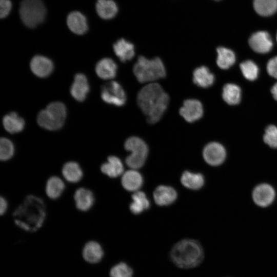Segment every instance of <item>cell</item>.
I'll use <instances>...</instances> for the list:
<instances>
[{"mask_svg": "<svg viewBox=\"0 0 277 277\" xmlns=\"http://www.w3.org/2000/svg\"><path fill=\"white\" fill-rule=\"evenodd\" d=\"M74 200L76 208L81 211L89 210L93 205L95 200L92 192L84 187L76 190Z\"/></svg>", "mask_w": 277, "mask_h": 277, "instance_id": "e0dca14e", "label": "cell"}, {"mask_svg": "<svg viewBox=\"0 0 277 277\" xmlns=\"http://www.w3.org/2000/svg\"><path fill=\"white\" fill-rule=\"evenodd\" d=\"M65 188L64 181L57 176L50 177L46 184L45 192L47 196L52 200L58 199Z\"/></svg>", "mask_w": 277, "mask_h": 277, "instance_id": "4316f807", "label": "cell"}, {"mask_svg": "<svg viewBox=\"0 0 277 277\" xmlns=\"http://www.w3.org/2000/svg\"><path fill=\"white\" fill-rule=\"evenodd\" d=\"M170 258L177 267L191 269L202 263L204 258V252L199 242L186 239L173 245L170 252Z\"/></svg>", "mask_w": 277, "mask_h": 277, "instance_id": "3957f363", "label": "cell"}, {"mask_svg": "<svg viewBox=\"0 0 277 277\" xmlns=\"http://www.w3.org/2000/svg\"><path fill=\"white\" fill-rule=\"evenodd\" d=\"M267 71L271 76L277 78V56L268 61L267 64Z\"/></svg>", "mask_w": 277, "mask_h": 277, "instance_id": "74e56055", "label": "cell"}, {"mask_svg": "<svg viewBox=\"0 0 277 277\" xmlns=\"http://www.w3.org/2000/svg\"><path fill=\"white\" fill-rule=\"evenodd\" d=\"M3 125L8 132L14 134L23 130L25 122L16 112H11L4 116Z\"/></svg>", "mask_w": 277, "mask_h": 277, "instance_id": "7402d4cb", "label": "cell"}, {"mask_svg": "<svg viewBox=\"0 0 277 277\" xmlns=\"http://www.w3.org/2000/svg\"><path fill=\"white\" fill-rule=\"evenodd\" d=\"M67 111L65 105L60 102L50 103L41 110L37 116V122L42 128L49 130L60 129L64 124Z\"/></svg>", "mask_w": 277, "mask_h": 277, "instance_id": "5b68a950", "label": "cell"}, {"mask_svg": "<svg viewBox=\"0 0 277 277\" xmlns=\"http://www.w3.org/2000/svg\"><path fill=\"white\" fill-rule=\"evenodd\" d=\"M274 197V189L267 184H261L258 185L252 192L254 202L261 207H266L271 204Z\"/></svg>", "mask_w": 277, "mask_h": 277, "instance_id": "4fadbf2b", "label": "cell"}, {"mask_svg": "<svg viewBox=\"0 0 277 277\" xmlns=\"http://www.w3.org/2000/svg\"><path fill=\"white\" fill-rule=\"evenodd\" d=\"M113 49L116 56L122 62L131 60L135 55L134 45L124 38H121L115 42Z\"/></svg>", "mask_w": 277, "mask_h": 277, "instance_id": "d6986e66", "label": "cell"}, {"mask_svg": "<svg viewBox=\"0 0 277 277\" xmlns=\"http://www.w3.org/2000/svg\"><path fill=\"white\" fill-rule=\"evenodd\" d=\"M133 73L141 83H154L166 75V70L162 60L159 57L149 59L141 55L133 67Z\"/></svg>", "mask_w": 277, "mask_h": 277, "instance_id": "277c9868", "label": "cell"}, {"mask_svg": "<svg viewBox=\"0 0 277 277\" xmlns=\"http://www.w3.org/2000/svg\"><path fill=\"white\" fill-rule=\"evenodd\" d=\"M64 178L68 182L76 183L80 181L83 176V170L80 165L74 161H69L64 164L62 169Z\"/></svg>", "mask_w": 277, "mask_h": 277, "instance_id": "cb8c5ba5", "label": "cell"}, {"mask_svg": "<svg viewBox=\"0 0 277 277\" xmlns=\"http://www.w3.org/2000/svg\"><path fill=\"white\" fill-rule=\"evenodd\" d=\"M121 183L127 191L136 192L141 187L143 179L141 173L135 170H129L123 174Z\"/></svg>", "mask_w": 277, "mask_h": 277, "instance_id": "ffe728a7", "label": "cell"}, {"mask_svg": "<svg viewBox=\"0 0 277 277\" xmlns=\"http://www.w3.org/2000/svg\"><path fill=\"white\" fill-rule=\"evenodd\" d=\"M181 181L185 187L190 189L197 190L203 186L204 178L201 173L185 171L181 176Z\"/></svg>", "mask_w": 277, "mask_h": 277, "instance_id": "83f0119b", "label": "cell"}, {"mask_svg": "<svg viewBox=\"0 0 277 277\" xmlns=\"http://www.w3.org/2000/svg\"><path fill=\"white\" fill-rule=\"evenodd\" d=\"M240 67L242 74L246 79L254 81L257 78L259 68L253 62L250 60L246 61L241 63Z\"/></svg>", "mask_w": 277, "mask_h": 277, "instance_id": "836d02e7", "label": "cell"}, {"mask_svg": "<svg viewBox=\"0 0 277 277\" xmlns=\"http://www.w3.org/2000/svg\"><path fill=\"white\" fill-rule=\"evenodd\" d=\"M222 96L224 101L228 104L237 105L241 101V89L235 84H226L223 89Z\"/></svg>", "mask_w": 277, "mask_h": 277, "instance_id": "4dcf8cb0", "label": "cell"}, {"mask_svg": "<svg viewBox=\"0 0 277 277\" xmlns=\"http://www.w3.org/2000/svg\"><path fill=\"white\" fill-rule=\"evenodd\" d=\"M271 92L273 98L277 101V83L271 88Z\"/></svg>", "mask_w": 277, "mask_h": 277, "instance_id": "ab89813d", "label": "cell"}, {"mask_svg": "<svg viewBox=\"0 0 277 277\" xmlns=\"http://www.w3.org/2000/svg\"><path fill=\"white\" fill-rule=\"evenodd\" d=\"M204 159L211 166L221 164L226 157V150L221 144L211 142L205 146L203 151Z\"/></svg>", "mask_w": 277, "mask_h": 277, "instance_id": "30bf717a", "label": "cell"}, {"mask_svg": "<svg viewBox=\"0 0 277 277\" xmlns=\"http://www.w3.org/2000/svg\"><path fill=\"white\" fill-rule=\"evenodd\" d=\"M14 145L8 138L2 137L0 140V159L7 161L11 159L14 154Z\"/></svg>", "mask_w": 277, "mask_h": 277, "instance_id": "d6a6232c", "label": "cell"}, {"mask_svg": "<svg viewBox=\"0 0 277 277\" xmlns=\"http://www.w3.org/2000/svg\"><path fill=\"white\" fill-rule=\"evenodd\" d=\"M12 6L10 0H0V17L1 18H5L9 14Z\"/></svg>", "mask_w": 277, "mask_h": 277, "instance_id": "8d00e7d4", "label": "cell"}, {"mask_svg": "<svg viewBox=\"0 0 277 277\" xmlns=\"http://www.w3.org/2000/svg\"><path fill=\"white\" fill-rule=\"evenodd\" d=\"M104 256V251L101 245L93 241L87 242L83 250V256L88 263L95 264L99 262Z\"/></svg>", "mask_w": 277, "mask_h": 277, "instance_id": "44dd1931", "label": "cell"}, {"mask_svg": "<svg viewBox=\"0 0 277 277\" xmlns=\"http://www.w3.org/2000/svg\"><path fill=\"white\" fill-rule=\"evenodd\" d=\"M44 201L34 195H28L13 213L16 226L28 232H35L41 228L46 218Z\"/></svg>", "mask_w": 277, "mask_h": 277, "instance_id": "7a4b0ae2", "label": "cell"}, {"mask_svg": "<svg viewBox=\"0 0 277 277\" xmlns=\"http://www.w3.org/2000/svg\"><path fill=\"white\" fill-rule=\"evenodd\" d=\"M216 52L217 53L216 63L220 68L228 69L235 63V56L232 50L220 47L216 49Z\"/></svg>", "mask_w": 277, "mask_h": 277, "instance_id": "f546056e", "label": "cell"}, {"mask_svg": "<svg viewBox=\"0 0 277 277\" xmlns=\"http://www.w3.org/2000/svg\"><path fill=\"white\" fill-rule=\"evenodd\" d=\"M95 72L97 76L103 80H111L116 75L117 66L110 58H104L100 60L95 66Z\"/></svg>", "mask_w": 277, "mask_h": 277, "instance_id": "ac0fdd59", "label": "cell"}, {"mask_svg": "<svg viewBox=\"0 0 277 277\" xmlns=\"http://www.w3.org/2000/svg\"><path fill=\"white\" fill-rule=\"evenodd\" d=\"M133 271L131 267L125 262H120L110 269V277H132Z\"/></svg>", "mask_w": 277, "mask_h": 277, "instance_id": "e575fe53", "label": "cell"}, {"mask_svg": "<svg viewBox=\"0 0 277 277\" xmlns=\"http://www.w3.org/2000/svg\"><path fill=\"white\" fill-rule=\"evenodd\" d=\"M214 81V76L206 66H200L193 72V82L199 87L208 88L211 86Z\"/></svg>", "mask_w": 277, "mask_h": 277, "instance_id": "d4e9b609", "label": "cell"}, {"mask_svg": "<svg viewBox=\"0 0 277 277\" xmlns=\"http://www.w3.org/2000/svg\"><path fill=\"white\" fill-rule=\"evenodd\" d=\"M249 44L252 49L259 53H266L271 49L273 43L269 33L266 31H258L251 35Z\"/></svg>", "mask_w": 277, "mask_h": 277, "instance_id": "8fae6325", "label": "cell"}, {"mask_svg": "<svg viewBox=\"0 0 277 277\" xmlns=\"http://www.w3.org/2000/svg\"><path fill=\"white\" fill-rule=\"evenodd\" d=\"M95 8L98 15L104 19H112L118 11L117 6L113 0H97Z\"/></svg>", "mask_w": 277, "mask_h": 277, "instance_id": "484cf974", "label": "cell"}, {"mask_svg": "<svg viewBox=\"0 0 277 277\" xmlns=\"http://www.w3.org/2000/svg\"><path fill=\"white\" fill-rule=\"evenodd\" d=\"M132 199L129 208L132 213L138 214L149 207L150 202L144 192L137 191L133 194Z\"/></svg>", "mask_w": 277, "mask_h": 277, "instance_id": "f1b7e54d", "label": "cell"}, {"mask_svg": "<svg viewBox=\"0 0 277 277\" xmlns=\"http://www.w3.org/2000/svg\"><path fill=\"white\" fill-rule=\"evenodd\" d=\"M32 72L39 77H46L52 72L54 65L49 58L40 55L34 56L30 64Z\"/></svg>", "mask_w": 277, "mask_h": 277, "instance_id": "7c38bea8", "label": "cell"}, {"mask_svg": "<svg viewBox=\"0 0 277 277\" xmlns=\"http://www.w3.org/2000/svg\"><path fill=\"white\" fill-rule=\"evenodd\" d=\"M8 204L6 199L1 196L0 198V214L3 215L7 211L8 209Z\"/></svg>", "mask_w": 277, "mask_h": 277, "instance_id": "f35d334b", "label": "cell"}, {"mask_svg": "<svg viewBox=\"0 0 277 277\" xmlns=\"http://www.w3.org/2000/svg\"><path fill=\"white\" fill-rule=\"evenodd\" d=\"M101 97L105 103L116 106L124 105L127 100L122 86L117 82L110 81L102 86Z\"/></svg>", "mask_w": 277, "mask_h": 277, "instance_id": "ba28073f", "label": "cell"}, {"mask_svg": "<svg viewBox=\"0 0 277 277\" xmlns=\"http://www.w3.org/2000/svg\"><path fill=\"white\" fill-rule=\"evenodd\" d=\"M124 147L126 150L131 152L125 160L127 165L133 169L142 167L148 153L146 143L138 137L131 136L126 140Z\"/></svg>", "mask_w": 277, "mask_h": 277, "instance_id": "52a82bcc", "label": "cell"}, {"mask_svg": "<svg viewBox=\"0 0 277 277\" xmlns=\"http://www.w3.org/2000/svg\"><path fill=\"white\" fill-rule=\"evenodd\" d=\"M179 113L186 121L193 123L202 117L203 105L201 102L196 99H187L184 101Z\"/></svg>", "mask_w": 277, "mask_h": 277, "instance_id": "9c48e42d", "label": "cell"}, {"mask_svg": "<svg viewBox=\"0 0 277 277\" xmlns=\"http://www.w3.org/2000/svg\"><path fill=\"white\" fill-rule=\"evenodd\" d=\"M19 14L23 24L33 28L42 23L46 15V9L42 0H23Z\"/></svg>", "mask_w": 277, "mask_h": 277, "instance_id": "8992f818", "label": "cell"}, {"mask_svg": "<svg viewBox=\"0 0 277 277\" xmlns=\"http://www.w3.org/2000/svg\"><path fill=\"white\" fill-rule=\"evenodd\" d=\"M101 171L110 177H116L123 173V164L118 157L111 155L108 157L106 162L102 164Z\"/></svg>", "mask_w": 277, "mask_h": 277, "instance_id": "603a6c76", "label": "cell"}, {"mask_svg": "<svg viewBox=\"0 0 277 277\" xmlns=\"http://www.w3.org/2000/svg\"><path fill=\"white\" fill-rule=\"evenodd\" d=\"M253 7L260 15L270 16L277 10V0H254Z\"/></svg>", "mask_w": 277, "mask_h": 277, "instance_id": "1f68e13d", "label": "cell"}, {"mask_svg": "<svg viewBox=\"0 0 277 277\" xmlns=\"http://www.w3.org/2000/svg\"><path fill=\"white\" fill-rule=\"evenodd\" d=\"M137 104L150 124L159 122L166 110L169 96L158 83H151L138 92Z\"/></svg>", "mask_w": 277, "mask_h": 277, "instance_id": "6da1fadb", "label": "cell"}, {"mask_svg": "<svg viewBox=\"0 0 277 277\" xmlns=\"http://www.w3.org/2000/svg\"><path fill=\"white\" fill-rule=\"evenodd\" d=\"M263 140L270 147L277 148V127L273 125L268 126L265 129Z\"/></svg>", "mask_w": 277, "mask_h": 277, "instance_id": "d590c367", "label": "cell"}, {"mask_svg": "<svg viewBox=\"0 0 277 277\" xmlns=\"http://www.w3.org/2000/svg\"><path fill=\"white\" fill-rule=\"evenodd\" d=\"M90 90L88 80L83 73L76 74L70 87V94L77 101L83 102L86 99Z\"/></svg>", "mask_w": 277, "mask_h": 277, "instance_id": "5bb4252c", "label": "cell"}, {"mask_svg": "<svg viewBox=\"0 0 277 277\" xmlns=\"http://www.w3.org/2000/svg\"><path fill=\"white\" fill-rule=\"evenodd\" d=\"M214 1H219V0H214Z\"/></svg>", "mask_w": 277, "mask_h": 277, "instance_id": "b9f144b4", "label": "cell"}, {"mask_svg": "<svg viewBox=\"0 0 277 277\" xmlns=\"http://www.w3.org/2000/svg\"><path fill=\"white\" fill-rule=\"evenodd\" d=\"M67 24L69 29L77 35H83L88 30V25L86 16L79 11L70 12L67 18Z\"/></svg>", "mask_w": 277, "mask_h": 277, "instance_id": "9a60e30c", "label": "cell"}, {"mask_svg": "<svg viewBox=\"0 0 277 277\" xmlns=\"http://www.w3.org/2000/svg\"><path fill=\"white\" fill-rule=\"evenodd\" d=\"M276 41H277V34H276Z\"/></svg>", "mask_w": 277, "mask_h": 277, "instance_id": "60d3db41", "label": "cell"}, {"mask_svg": "<svg viewBox=\"0 0 277 277\" xmlns=\"http://www.w3.org/2000/svg\"><path fill=\"white\" fill-rule=\"evenodd\" d=\"M153 198L157 205L161 206H168L176 200L177 192L170 186L160 185L154 190Z\"/></svg>", "mask_w": 277, "mask_h": 277, "instance_id": "2e32d148", "label": "cell"}]
</instances>
